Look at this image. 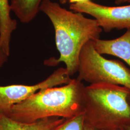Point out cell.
Masks as SVG:
<instances>
[{
    "mask_svg": "<svg viewBox=\"0 0 130 130\" xmlns=\"http://www.w3.org/2000/svg\"><path fill=\"white\" fill-rule=\"evenodd\" d=\"M40 11L46 15L53 25L56 46L60 54L58 59L49 58L45 64L56 66L63 62L70 76H73L78 72L82 48L89 41L99 39L102 28L95 19L66 9L51 0H43Z\"/></svg>",
    "mask_w": 130,
    "mask_h": 130,
    "instance_id": "obj_1",
    "label": "cell"
},
{
    "mask_svg": "<svg viewBox=\"0 0 130 130\" xmlns=\"http://www.w3.org/2000/svg\"><path fill=\"white\" fill-rule=\"evenodd\" d=\"M85 87L76 79L61 87L41 90L14 105L6 116L25 123L51 117L70 119L84 113Z\"/></svg>",
    "mask_w": 130,
    "mask_h": 130,
    "instance_id": "obj_2",
    "label": "cell"
},
{
    "mask_svg": "<svg viewBox=\"0 0 130 130\" xmlns=\"http://www.w3.org/2000/svg\"><path fill=\"white\" fill-rule=\"evenodd\" d=\"M127 87L107 84H92L84 91L86 124L95 130H121L130 123Z\"/></svg>",
    "mask_w": 130,
    "mask_h": 130,
    "instance_id": "obj_3",
    "label": "cell"
},
{
    "mask_svg": "<svg viewBox=\"0 0 130 130\" xmlns=\"http://www.w3.org/2000/svg\"><path fill=\"white\" fill-rule=\"evenodd\" d=\"M78 72L77 79L81 82L118 85L130 90V69L119 61L104 57L95 50L92 41L80 52Z\"/></svg>",
    "mask_w": 130,
    "mask_h": 130,
    "instance_id": "obj_4",
    "label": "cell"
},
{
    "mask_svg": "<svg viewBox=\"0 0 130 130\" xmlns=\"http://www.w3.org/2000/svg\"><path fill=\"white\" fill-rule=\"evenodd\" d=\"M70 77L66 68H60L46 79L35 85L0 86V113L7 115L14 105L23 102L41 90L69 84L73 79Z\"/></svg>",
    "mask_w": 130,
    "mask_h": 130,
    "instance_id": "obj_5",
    "label": "cell"
},
{
    "mask_svg": "<svg viewBox=\"0 0 130 130\" xmlns=\"http://www.w3.org/2000/svg\"><path fill=\"white\" fill-rule=\"evenodd\" d=\"M70 9L74 12L91 15L107 32L114 29H130V5L107 6L87 0L70 4Z\"/></svg>",
    "mask_w": 130,
    "mask_h": 130,
    "instance_id": "obj_6",
    "label": "cell"
},
{
    "mask_svg": "<svg viewBox=\"0 0 130 130\" xmlns=\"http://www.w3.org/2000/svg\"><path fill=\"white\" fill-rule=\"evenodd\" d=\"M95 50L100 55H108L118 57L130 67V29L121 37L104 40L96 39L92 41Z\"/></svg>",
    "mask_w": 130,
    "mask_h": 130,
    "instance_id": "obj_7",
    "label": "cell"
},
{
    "mask_svg": "<svg viewBox=\"0 0 130 130\" xmlns=\"http://www.w3.org/2000/svg\"><path fill=\"white\" fill-rule=\"evenodd\" d=\"M66 119L51 117L32 123L15 121L5 114L0 113V130H53Z\"/></svg>",
    "mask_w": 130,
    "mask_h": 130,
    "instance_id": "obj_8",
    "label": "cell"
},
{
    "mask_svg": "<svg viewBox=\"0 0 130 130\" xmlns=\"http://www.w3.org/2000/svg\"><path fill=\"white\" fill-rule=\"evenodd\" d=\"M11 11L9 0H0V46L8 56L11 35L17 27V21L10 16Z\"/></svg>",
    "mask_w": 130,
    "mask_h": 130,
    "instance_id": "obj_9",
    "label": "cell"
},
{
    "mask_svg": "<svg viewBox=\"0 0 130 130\" xmlns=\"http://www.w3.org/2000/svg\"><path fill=\"white\" fill-rule=\"evenodd\" d=\"M43 0H10L11 10L21 22L28 23L37 15Z\"/></svg>",
    "mask_w": 130,
    "mask_h": 130,
    "instance_id": "obj_10",
    "label": "cell"
},
{
    "mask_svg": "<svg viewBox=\"0 0 130 130\" xmlns=\"http://www.w3.org/2000/svg\"><path fill=\"white\" fill-rule=\"evenodd\" d=\"M84 113L66 119L53 130H85Z\"/></svg>",
    "mask_w": 130,
    "mask_h": 130,
    "instance_id": "obj_11",
    "label": "cell"
},
{
    "mask_svg": "<svg viewBox=\"0 0 130 130\" xmlns=\"http://www.w3.org/2000/svg\"><path fill=\"white\" fill-rule=\"evenodd\" d=\"M8 56L3 51L0 46V69L7 60Z\"/></svg>",
    "mask_w": 130,
    "mask_h": 130,
    "instance_id": "obj_12",
    "label": "cell"
},
{
    "mask_svg": "<svg viewBox=\"0 0 130 130\" xmlns=\"http://www.w3.org/2000/svg\"><path fill=\"white\" fill-rule=\"evenodd\" d=\"M115 3L118 5L123 4H130V0H115Z\"/></svg>",
    "mask_w": 130,
    "mask_h": 130,
    "instance_id": "obj_13",
    "label": "cell"
},
{
    "mask_svg": "<svg viewBox=\"0 0 130 130\" xmlns=\"http://www.w3.org/2000/svg\"><path fill=\"white\" fill-rule=\"evenodd\" d=\"M70 3L71 4H74V3H79V2H84L87 0H69Z\"/></svg>",
    "mask_w": 130,
    "mask_h": 130,
    "instance_id": "obj_14",
    "label": "cell"
},
{
    "mask_svg": "<svg viewBox=\"0 0 130 130\" xmlns=\"http://www.w3.org/2000/svg\"><path fill=\"white\" fill-rule=\"evenodd\" d=\"M85 130H95L93 129V127H91L90 126L88 125L85 124Z\"/></svg>",
    "mask_w": 130,
    "mask_h": 130,
    "instance_id": "obj_15",
    "label": "cell"
},
{
    "mask_svg": "<svg viewBox=\"0 0 130 130\" xmlns=\"http://www.w3.org/2000/svg\"><path fill=\"white\" fill-rule=\"evenodd\" d=\"M122 130H130V123L125 126L122 129Z\"/></svg>",
    "mask_w": 130,
    "mask_h": 130,
    "instance_id": "obj_16",
    "label": "cell"
},
{
    "mask_svg": "<svg viewBox=\"0 0 130 130\" xmlns=\"http://www.w3.org/2000/svg\"><path fill=\"white\" fill-rule=\"evenodd\" d=\"M58 1L61 5H64L67 3L68 0H58Z\"/></svg>",
    "mask_w": 130,
    "mask_h": 130,
    "instance_id": "obj_17",
    "label": "cell"
},
{
    "mask_svg": "<svg viewBox=\"0 0 130 130\" xmlns=\"http://www.w3.org/2000/svg\"><path fill=\"white\" fill-rule=\"evenodd\" d=\"M128 102H129V104L130 106V93L129 96H128Z\"/></svg>",
    "mask_w": 130,
    "mask_h": 130,
    "instance_id": "obj_18",
    "label": "cell"
},
{
    "mask_svg": "<svg viewBox=\"0 0 130 130\" xmlns=\"http://www.w3.org/2000/svg\"></svg>",
    "mask_w": 130,
    "mask_h": 130,
    "instance_id": "obj_19",
    "label": "cell"
}]
</instances>
